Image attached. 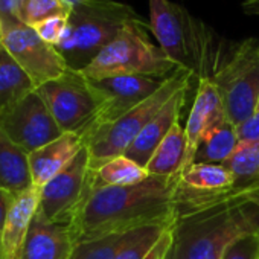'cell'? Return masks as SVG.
Instances as JSON below:
<instances>
[{
	"mask_svg": "<svg viewBox=\"0 0 259 259\" xmlns=\"http://www.w3.org/2000/svg\"><path fill=\"white\" fill-rule=\"evenodd\" d=\"M11 200H13V194H10L8 191L0 188V233H2V229H4V224L7 220Z\"/></svg>",
	"mask_w": 259,
	"mask_h": 259,
	"instance_id": "obj_33",
	"label": "cell"
},
{
	"mask_svg": "<svg viewBox=\"0 0 259 259\" xmlns=\"http://www.w3.org/2000/svg\"><path fill=\"white\" fill-rule=\"evenodd\" d=\"M2 34H4V26H2V23H0V37H2Z\"/></svg>",
	"mask_w": 259,
	"mask_h": 259,
	"instance_id": "obj_35",
	"label": "cell"
},
{
	"mask_svg": "<svg viewBox=\"0 0 259 259\" xmlns=\"http://www.w3.org/2000/svg\"><path fill=\"white\" fill-rule=\"evenodd\" d=\"M169 227H172V224H153L135 229L114 259H144Z\"/></svg>",
	"mask_w": 259,
	"mask_h": 259,
	"instance_id": "obj_26",
	"label": "cell"
},
{
	"mask_svg": "<svg viewBox=\"0 0 259 259\" xmlns=\"http://www.w3.org/2000/svg\"><path fill=\"white\" fill-rule=\"evenodd\" d=\"M194 73L188 69H179L157 92L138 104L122 117L111 123H104L92 128L84 136L85 147L90 154V169L95 171L108 160L123 156L128 147L139 136L145 125L162 110V107L185 85L194 79Z\"/></svg>",
	"mask_w": 259,
	"mask_h": 259,
	"instance_id": "obj_6",
	"label": "cell"
},
{
	"mask_svg": "<svg viewBox=\"0 0 259 259\" xmlns=\"http://www.w3.org/2000/svg\"><path fill=\"white\" fill-rule=\"evenodd\" d=\"M227 119L221 95L210 78H201L197 84V93L194 98V104L191 107L185 135L188 141L186 150V162L183 171L192 165L194 156L203 138L210 132V130L218 125L221 120ZM182 171V172H183Z\"/></svg>",
	"mask_w": 259,
	"mask_h": 259,
	"instance_id": "obj_13",
	"label": "cell"
},
{
	"mask_svg": "<svg viewBox=\"0 0 259 259\" xmlns=\"http://www.w3.org/2000/svg\"><path fill=\"white\" fill-rule=\"evenodd\" d=\"M226 117L239 125L256 111L259 96V41L248 38L239 43L229 57L221 58L213 75Z\"/></svg>",
	"mask_w": 259,
	"mask_h": 259,
	"instance_id": "obj_7",
	"label": "cell"
},
{
	"mask_svg": "<svg viewBox=\"0 0 259 259\" xmlns=\"http://www.w3.org/2000/svg\"><path fill=\"white\" fill-rule=\"evenodd\" d=\"M256 111H259V96H257V105H256Z\"/></svg>",
	"mask_w": 259,
	"mask_h": 259,
	"instance_id": "obj_36",
	"label": "cell"
},
{
	"mask_svg": "<svg viewBox=\"0 0 259 259\" xmlns=\"http://www.w3.org/2000/svg\"><path fill=\"white\" fill-rule=\"evenodd\" d=\"M191 84L182 87L163 107L162 110L145 125L139 136L125 151V157L132 159L141 166H147L154 151L159 148L162 141L171 132V128L179 122L182 110L186 104Z\"/></svg>",
	"mask_w": 259,
	"mask_h": 259,
	"instance_id": "obj_14",
	"label": "cell"
},
{
	"mask_svg": "<svg viewBox=\"0 0 259 259\" xmlns=\"http://www.w3.org/2000/svg\"><path fill=\"white\" fill-rule=\"evenodd\" d=\"M179 180L148 176L132 186L90 188L70 223L75 244L153 224H174Z\"/></svg>",
	"mask_w": 259,
	"mask_h": 259,
	"instance_id": "obj_2",
	"label": "cell"
},
{
	"mask_svg": "<svg viewBox=\"0 0 259 259\" xmlns=\"http://www.w3.org/2000/svg\"><path fill=\"white\" fill-rule=\"evenodd\" d=\"M40 192L34 188L13 195L0 233V259H20L32 218L37 213Z\"/></svg>",
	"mask_w": 259,
	"mask_h": 259,
	"instance_id": "obj_17",
	"label": "cell"
},
{
	"mask_svg": "<svg viewBox=\"0 0 259 259\" xmlns=\"http://www.w3.org/2000/svg\"><path fill=\"white\" fill-rule=\"evenodd\" d=\"M148 31L150 22L147 20L128 23L119 35L81 70L82 75L93 81L120 75L168 78L182 69L168 58L160 46L150 40Z\"/></svg>",
	"mask_w": 259,
	"mask_h": 259,
	"instance_id": "obj_5",
	"label": "cell"
},
{
	"mask_svg": "<svg viewBox=\"0 0 259 259\" xmlns=\"http://www.w3.org/2000/svg\"><path fill=\"white\" fill-rule=\"evenodd\" d=\"M165 79L166 78L145 75H120L98 81L90 79L101 98L98 119L92 128L117 120L154 92H157Z\"/></svg>",
	"mask_w": 259,
	"mask_h": 259,
	"instance_id": "obj_12",
	"label": "cell"
},
{
	"mask_svg": "<svg viewBox=\"0 0 259 259\" xmlns=\"http://www.w3.org/2000/svg\"><path fill=\"white\" fill-rule=\"evenodd\" d=\"M69 4H75V2H78V0H67Z\"/></svg>",
	"mask_w": 259,
	"mask_h": 259,
	"instance_id": "obj_37",
	"label": "cell"
},
{
	"mask_svg": "<svg viewBox=\"0 0 259 259\" xmlns=\"http://www.w3.org/2000/svg\"><path fill=\"white\" fill-rule=\"evenodd\" d=\"M0 128L28 154L64 135L37 90L0 116Z\"/></svg>",
	"mask_w": 259,
	"mask_h": 259,
	"instance_id": "obj_11",
	"label": "cell"
},
{
	"mask_svg": "<svg viewBox=\"0 0 259 259\" xmlns=\"http://www.w3.org/2000/svg\"><path fill=\"white\" fill-rule=\"evenodd\" d=\"M64 133L85 136L98 119L101 98L82 72L69 69L60 78L37 89Z\"/></svg>",
	"mask_w": 259,
	"mask_h": 259,
	"instance_id": "obj_8",
	"label": "cell"
},
{
	"mask_svg": "<svg viewBox=\"0 0 259 259\" xmlns=\"http://www.w3.org/2000/svg\"><path fill=\"white\" fill-rule=\"evenodd\" d=\"M72 5L67 0H25L20 22L26 26H34L55 16H70Z\"/></svg>",
	"mask_w": 259,
	"mask_h": 259,
	"instance_id": "obj_27",
	"label": "cell"
},
{
	"mask_svg": "<svg viewBox=\"0 0 259 259\" xmlns=\"http://www.w3.org/2000/svg\"><path fill=\"white\" fill-rule=\"evenodd\" d=\"M179 185L192 192H218L236 186L235 176L224 165L192 163L182 174Z\"/></svg>",
	"mask_w": 259,
	"mask_h": 259,
	"instance_id": "obj_22",
	"label": "cell"
},
{
	"mask_svg": "<svg viewBox=\"0 0 259 259\" xmlns=\"http://www.w3.org/2000/svg\"><path fill=\"white\" fill-rule=\"evenodd\" d=\"M145 20L130 5L116 0H78L57 51L72 70H84L132 22Z\"/></svg>",
	"mask_w": 259,
	"mask_h": 259,
	"instance_id": "obj_4",
	"label": "cell"
},
{
	"mask_svg": "<svg viewBox=\"0 0 259 259\" xmlns=\"http://www.w3.org/2000/svg\"><path fill=\"white\" fill-rule=\"evenodd\" d=\"M85 147L84 138L76 133H64L54 142L29 153V171L32 188L38 192L60 174Z\"/></svg>",
	"mask_w": 259,
	"mask_h": 259,
	"instance_id": "obj_16",
	"label": "cell"
},
{
	"mask_svg": "<svg viewBox=\"0 0 259 259\" xmlns=\"http://www.w3.org/2000/svg\"><path fill=\"white\" fill-rule=\"evenodd\" d=\"M224 166L235 176L236 185L259 182V141L239 144Z\"/></svg>",
	"mask_w": 259,
	"mask_h": 259,
	"instance_id": "obj_24",
	"label": "cell"
},
{
	"mask_svg": "<svg viewBox=\"0 0 259 259\" xmlns=\"http://www.w3.org/2000/svg\"><path fill=\"white\" fill-rule=\"evenodd\" d=\"M239 145L236 125L229 119L221 120L200 142L192 163L224 165Z\"/></svg>",
	"mask_w": 259,
	"mask_h": 259,
	"instance_id": "obj_21",
	"label": "cell"
},
{
	"mask_svg": "<svg viewBox=\"0 0 259 259\" xmlns=\"http://www.w3.org/2000/svg\"><path fill=\"white\" fill-rule=\"evenodd\" d=\"M0 188L13 195L32 188L29 154L16 145L2 128H0Z\"/></svg>",
	"mask_w": 259,
	"mask_h": 259,
	"instance_id": "obj_18",
	"label": "cell"
},
{
	"mask_svg": "<svg viewBox=\"0 0 259 259\" xmlns=\"http://www.w3.org/2000/svg\"><path fill=\"white\" fill-rule=\"evenodd\" d=\"M248 233H259V182L206 194L177 186L166 259H220L232 241Z\"/></svg>",
	"mask_w": 259,
	"mask_h": 259,
	"instance_id": "obj_1",
	"label": "cell"
},
{
	"mask_svg": "<svg viewBox=\"0 0 259 259\" xmlns=\"http://www.w3.org/2000/svg\"><path fill=\"white\" fill-rule=\"evenodd\" d=\"M236 133L239 138V144L259 141V111H254V114L236 125Z\"/></svg>",
	"mask_w": 259,
	"mask_h": 259,
	"instance_id": "obj_31",
	"label": "cell"
},
{
	"mask_svg": "<svg viewBox=\"0 0 259 259\" xmlns=\"http://www.w3.org/2000/svg\"><path fill=\"white\" fill-rule=\"evenodd\" d=\"M148 176L144 166L125 156H119L92 171V188L132 186L144 182Z\"/></svg>",
	"mask_w": 259,
	"mask_h": 259,
	"instance_id": "obj_23",
	"label": "cell"
},
{
	"mask_svg": "<svg viewBox=\"0 0 259 259\" xmlns=\"http://www.w3.org/2000/svg\"><path fill=\"white\" fill-rule=\"evenodd\" d=\"M67 19L69 16H55L51 19H46L37 25L32 26V29L49 45L57 46L64 37L66 28H67Z\"/></svg>",
	"mask_w": 259,
	"mask_h": 259,
	"instance_id": "obj_29",
	"label": "cell"
},
{
	"mask_svg": "<svg viewBox=\"0 0 259 259\" xmlns=\"http://www.w3.org/2000/svg\"><path fill=\"white\" fill-rule=\"evenodd\" d=\"M172 244V227H169L154 244V247L147 253L144 259H166L169 247Z\"/></svg>",
	"mask_w": 259,
	"mask_h": 259,
	"instance_id": "obj_32",
	"label": "cell"
},
{
	"mask_svg": "<svg viewBox=\"0 0 259 259\" xmlns=\"http://www.w3.org/2000/svg\"><path fill=\"white\" fill-rule=\"evenodd\" d=\"M188 141L185 128L180 125V120L171 128V132L162 141L159 148L151 156L145 169L150 176L160 177H180L185 162H186Z\"/></svg>",
	"mask_w": 259,
	"mask_h": 259,
	"instance_id": "obj_19",
	"label": "cell"
},
{
	"mask_svg": "<svg viewBox=\"0 0 259 259\" xmlns=\"http://www.w3.org/2000/svg\"><path fill=\"white\" fill-rule=\"evenodd\" d=\"M220 259H259V233H248L232 241Z\"/></svg>",
	"mask_w": 259,
	"mask_h": 259,
	"instance_id": "obj_28",
	"label": "cell"
},
{
	"mask_svg": "<svg viewBox=\"0 0 259 259\" xmlns=\"http://www.w3.org/2000/svg\"><path fill=\"white\" fill-rule=\"evenodd\" d=\"M242 11L248 16H259V0H245L242 4Z\"/></svg>",
	"mask_w": 259,
	"mask_h": 259,
	"instance_id": "obj_34",
	"label": "cell"
},
{
	"mask_svg": "<svg viewBox=\"0 0 259 259\" xmlns=\"http://www.w3.org/2000/svg\"><path fill=\"white\" fill-rule=\"evenodd\" d=\"M133 230L125 233H113L92 241L78 242L73 247L70 259H114L119 250L132 236Z\"/></svg>",
	"mask_w": 259,
	"mask_h": 259,
	"instance_id": "obj_25",
	"label": "cell"
},
{
	"mask_svg": "<svg viewBox=\"0 0 259 259\" xmlns=\"http://www.w3.org/2000/svg\"><path fill=\"white\" fill-rule=\"evenodd\" d=\"M148 7L150 31L168 58L197 81L210 78L221 60L210 28L171 0H148Z\"/></svg>",
	"mask_w": 259,
	"mask_h": 259,
	"instance_id": "obj_3",
	"label": "cell"
},
{
	"mask_svg": "<svg viewBox=\"0 0 259 259\" xmlns=\"http://www.w3.org/2000/svg\"><path fill=\"white\" fill-rule=\"evenodd\" d=\"M25 0H0V23L4 28L20 25V14Z\"/></svg>",
	"mask_w": 259,
	"mask_h": 259,
	"instance_id": "obj_30",
	"label": "cell"
},
{
	"mask_svg": "<svg viewBox=\"0 0 259 259\" xmlns=\"http://www.w3.org/2000/svg\"><path fill=\"white\" fill-rule=\"evenodd\" d=\"M75 239L70 224L51 223L35 213L20 259H70Z\"/></svg>",
	"mask_w": 259,
	"mask_h": 259,
	"instance_id": "obj_15",
	"label": "cell"
},
{
	"mask_svg": "<svg viewBox=\"0 0 259 259\" xmlns=\"http://www.w3.org/2000/svg\"><path fill=\"white\" fill-rule=\"evenodd\" d=\"M0 45L28 73L35 89L69 70L57 48L46 43L31 26L23 23L4 28Z\"/></svg>",
	"mask_w": 259,
	"mask_h": 259,
	"instance_id": "obj_10",
	"label": "cell"
},
{
	"mask_svg": "<svg viewBox=\"0 0 259 259\" xmlns=\"http://www.w3.org/2000/svg\"><path fill=\"white\" fill-rule=\"evenodd\" d=\"M92 188L90 154L84 147L41 191L37 215L51 223L70 224Z\"/></svg>",
	"mask_w": 259,
	"mask_h": 259,
	"instance_id": "obj_9",
	"label": "cell"
},
{
	"mask_svg": "<svg viewBox=\"0 0 259 259\" xmlns=\"http://www.w3.org/2000/svg\"><path fill=\"white\" fill-rule=\"evenodd\" d=\"M35 90L28 73L0 45V116Z\"/></svg>",
	"mask_w": 259,
	"mask_h": 259,
	"instance_id": "obj_20",
	"label": "cell"
}]
</instances>
